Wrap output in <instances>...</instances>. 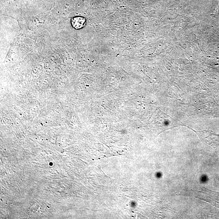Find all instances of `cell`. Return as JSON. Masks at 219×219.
Instances as JSON below:
<instances>
[{"instance_id": "6da1fadb", "label": "cell", "mask_w": 219, "mask_h": 219, "mask_svg": "<svg viewBox=\"0 0 219 219\" xmlns=\"http://www.w3.org/2000/svg\"><path fill=\"white\" fill-rule=\"evenodd\" d=\"M86 22V19L83 17H75L72 19V26L76 29H81L84 27Z\"/></svg>"}]
</instances>
